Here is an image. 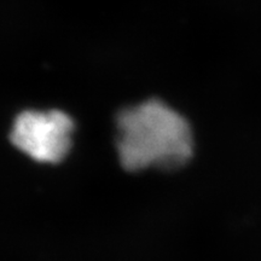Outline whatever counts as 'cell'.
Returning <instances> with one entry per match:
<instances>
[{
  "label": "cell",
  "mask_w": 261,
  "mask_h": 261,
  "mask_svg": "<svg viewBox=\"0 0 261 261\" xmlns=\"http://www.w3.org/2000/svg\"><path fill=\"white\" fill-rule=\"evenodd\" d=\"M116 148L126 171L175 169L192 156L190 125L161 100L150 99L123 109L116 117Z\"/></svg>",
  "instance_id": "obj_1"
},
{
  "label": "cell",
  "mask_w": 261,
  "mask_h": 261,
  "mask_svg": "<svg viewBox=\"0 0 261 261\" xmlns=\"http://www.w3.org/2000/svg\"><path fill=\"white\" fill-rule=\"evenodd\" d=\"M73 129V120L61 110H27L16 117L10 139L35 161L57 163L69 151Z\"/></svg>",
  "instance_id": "obj_2"
}]
</instances>
